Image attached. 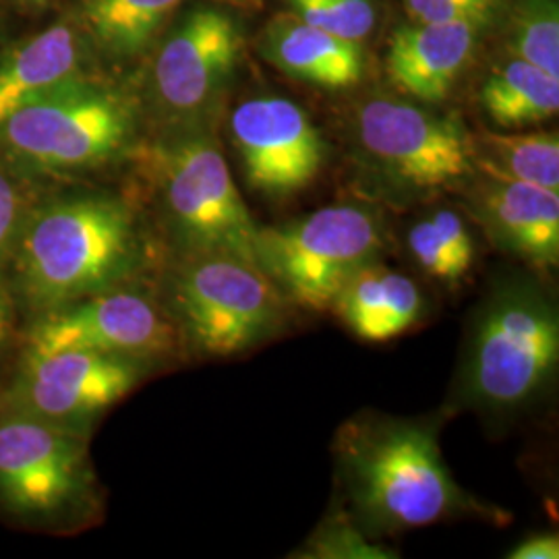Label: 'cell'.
Listing matches in <instances>:
<instances>
[{
	"label": "cell",
	"mask_w": 559,
	"mask_h": 559,
	"mask_svg": "<svg viewBox=\"0 0 559 559\" xmlns=\"http://www.w3.org/2000/svg\"><path fill=\"white\" fill-rule=\"evenodd\" d=\"M78 44L67 25H55L27 41L0 67V124L23 104L71 81Z\"/></svg>",
	"instance_id": "18"
},
{
	"label": "cell",
	"mask_w": 559,
	"mask_h": 559,
	"mask_svg": "<svg viewBox=\"0 0 559 559\" xmlns=\"http://www.w3.org/2000/svg\"><path fill=\"white\" fill-rule=\"evenodd\" d=\"M230 138L251 189L288 198L307 189L325 162V143L309 115L288 98L260 96L230 115Z\"/></svg>",
	"instance_id": "12"
},
{
	"label": "cell",
	"mask_w": 559,
	"mask_h": 559,
	"mask_svg": "<svg viewBox=\"0 0 559 559\" xmlns=\"http://www.w3.org/2000/svg\"><path fill=\"white\" fill-rule=\"evenodd\" d=\"M13 260L29 305L57 311L129 278L140 265V230L122 201H57L21 226Z\"/></svg>",
	"instance_id": "2"
},
{
	"label": "cell",
	"mask_w": 559,
	"mask_h": 559,
	"mask_svg": "<svg viewBox=\"0 0 559 559\" xmlns=\"http://www.w3.org/2000/svg\"><path fill=\"white\" fill-rule=\"evenodd\" d=\"M9 147L27 162L75 170L112 158L131 135V115L112 94L62 83L0 124Z\"/></svg>",
	"instance_id": "8"
},
{
	"label": "cell",
	"mask_w": 559,
	"mask_h": 559,
	"mask_svg": "<svg viewBox=\"0 0 559 559\" xmlns=\"http://www.w3.org/2000/svg\"><path fill=\"white\" fill-rule=\"evenodd\" d=\"M160 187L170 235L185 255L228 253L258 263L260 226L216 141L191 133L164 145Z\"/></svg>",
	"instance_id": "7"
},
{
	"label": "cell",
	"mask_w": 559,
	"mask_h": 559,
	"mask_svg": "<svg viewBox=\"0 0 559 559\" xmlns=\"http://www.w3.org/2000/svg\"><path fill=\"white\" fill-rule=\"evenodd\" d=\"M21 200L15 185L0 175V340L9 328V290L7 270L13 260L15 242L20 237Z\"/></svg>",
	"instance_id": "25"
},
{
	"label": "cell",
	"mask_w": 559,
	"mask_h": 559,
	"mask_svg": "<svg viewBox=\"0 0 559 559\" xmlns=\"http://www.w3.org/2000/svg\"><path fill=\"white\" fill-rule=\"evenodd\" d=\"M334 454L362 531L399 533L480 510L452 477L429 423L355 417L340 427Z\"/></svg>",
	"instance_id": "1"
},
{
	"label": "cell",
	"mask_w": 559,
	"mask_h": 559,
	"mask_svg": "<svg viewBox=\"0 0 559 559\" xmlns=\"http://www.w3.org/2000/svg\"><path fill=\"white\" fill-rule=\"evenodd\" d=\"M479 102L485 115L500 129L539 124L558 115L559 78L514 57L483 81Z\"/></svg>",
	"instance_id": "19"
},
{
	"label": "cell",
	"mask_w": 559,
	"mask_h": 559,
	"mask_svg": "<svg viewBox=\"0 0 559 559\" xmlns=\"http://www.w3.org/2000/svg\"><path fill=\"white\" fill-rule=\"evenodd\" d=\"M558 362L556 300L535 280H501L473 321L460 402L483 413H514L551 383Z\"/></svg>",
	"instance_id": "3"
},
{
	"label": "cell",
	"mask_w": 559,
	"mask_h": 559,
	"mask_svg": "<svg viewBox=\"0 0 559 559\" xmlns=\"http://www.w3.org/2000/svg\"><path fill=\"white\" fill-rule=\"evenodd\" d=\"M145 367V360L92 350L27 355L11 406L13 413L81 431L83 423L124 399Z\"/></svg>",
	"instance_id": "11"
},
{
	"label": "cell",
	"mask_w": 559,
	"mask_h": 559,
	"mask_svg": "<svg viewBox=\"0 0 559 559\" xmlns=\"http://www.w3.org/2000/svg\"><path fill=\"white\" fill-rule=\"evenodd\" d=\"M293 15L344 40L360 44L378 21L373 0H286Z\"/></svg>",
	"instance_id": "24"
},
{
	"label": "cell",
	"mask_w": 559,
	"mask_h": 559,
	"mask_svg": "<svg viewBox=\"0 0 559 559\" xmlns=\"http://www.w3.org/2000/svg\"><path fill=\"white\" fill-rule=\"evenodd\" d=\"M419 284L380 260L360 267L332 302L340 321L365 342H388L406 334L423 316Z\"/></svg>",
	"instance_id": "16"
},
{
	"label": "cell",
	"mask_w": 559,
	"mask_h": 559,
	"mask_svg": "<svg viewBox=\"0 0 559 559\" xmlns=\"http://www.w3.org/2000/svg\"><path fill=\"white\" fill-rule=\"evenodd\" d=\"M313 551L320 558H385L383 549L371 545L355 528L353 519H332L313 537Z\"/></svg>",
	"instance_id": "26"
},
{
	"label": "cell",
	"mask_w": 559,
	"mask_h": 559,
	"mask_svg": "<svg viewBox=\"0 0 559 559\" xmlns=\"http://www.w3.org/2000/svg\"><path fill=\"white\" fill-rule=\"evenodd\" d=\"M175 342L177 330L156 300L115 286L52 311L32 332L29 355L92 350L147 360Z\"/></svg>",
	"instance_id": "10"
},
{
	"label": "cell",
	"mask_w": 559,
	"mask_h": 559,
	"mask_svg": "<svg viewBox=\"0 0 559 559\" xmlns=\"http://www.w3.org/2000/svg\"><path fill=\"white\" fill-rule=\"evenodd\" d=\"M468 207L498 251L531 267H558L559 191L485 173Z\"/></svg>",
	"instance_id": "14"
},
{
	"label": "cell",
	"mask_w": 559,
	"mask_h": 559,
	"mask_svg": "<svg viewBox=\"0 0 559 559\" xmlns=\"http://www.w3.org/2000/svg\"><path fill=\"white\" fill-rule=\"evenodd\" d=\"M355 141L362 164L396 195L438 193L477 170L473 138L462 122L413 102H362Z\"/></svg>",
	"instance_id": "6"
},
{
	"label": "cell",
	"mask_w": 559,
	"mask_h": 559,
	"mask_svg": "<svg viewBox=\"0 0 559 559\" xmlns=\"http://www.w3.org/2000/svg\"><path fill=\"white\" fill-rule=\"evenodd\" d=\"M473 152L487 175L559 191L558 133H487L473 140Z\"/></svg>",
	"instance_id": "21"
},
{
	"label": "cell",
	"mask_w": 559,
	"mask_h": 559,
	"mask_svg": "<svg viewBox=\"0 0 559 559\" xmlns=\"http://www.w3.org/2000/svg\"><path fill=\"white\" fill-rule=\"evenodd\" d=\"M510 559H558V533H539L519 543L510 554Z\"/></svg>",
	"instance_id": "28"
},
{
	"label": "cell",
	"mask_w": 559,
	"mask_h": 559,
	"mask_svg": "<svg viewBox=\"0 0 559 559\" xmlns=\"http://www.w3.org/2000/svg\"><path fill=\"white\" fill-rule=\"evenodd\" d=\"M510 46L514 57L559 78L558 0H519L512 15Z\"/></svg>",
	"instance_id": "23"
},
{
	"label": "cell",
	"mask_w": 559,
	"mask_h": 559,
	"mask_svg": "<svg viewBox=\"0 0 559 559\" xmlns=\"http://www.w3.org/2000/svg\"><path fill=\"white\" fill-rule=\"evenodd\" d=\"M170 293L182 334L207 357L258 348L286 323V297L278 286L258 263L237 255H185Z\"/></svg>",
	"instance_id": "5"
},
{
	"label": "cell",
	"mask_w": 559,
	"mask_h": 559,
	"mask_svg": "<svg viewBox=\"0 0 559 559\" xmlns=\"http://www.w3.org/2000/svg\"><path fill=\"white\" fill-rule=\"evenodd\" d=\"M479 29L471 21H417L400 27L385 59L390 80L417 100H443L471 59Z\"/></svg>",
	"instance_id": "15"
},
{
	"label": "cell",
	"mask_w": 559,
	"mask_h": 559,
	"mask_svg": "<svg viewBox=\"0 0 559 559\" xmlns=\"http://www.w3.org/2000/svg\"><path fill=\"white\" fill-rule=\"evenodd\" d=\"M406 251L425 276L456 286L475 267L477 240L460 212L438 207L408 226Z\"/></svg>",
	"instance_id": "20"
},
{
	"label": "cell",
	"mask_w": 559,
	"mask_h": 559,
	"mask_svg": "<svg viewBox=\"0 0 559 559\" xmlns=\"http://www.w3.org/2000/svg\"><path fill=\"white\" fill-rule=\"evenodd\" d=\"M87 487L80 429L13 413L0 419V503L20 516H50Z\"/></svg>",
	"instance_id": "9"
},
{
	"label": "cell",
	"mask_w": 559,
	"mask_h": 559,
	"mask_svg": "<svg viewBox=\"0 0 559 559\" xmlns=\"http://www.w3.org/2000/svg\"><path fill=\"white\" fill-rule=\"evenodd\" d=\"M381 216L369 205L340 203L258 233V265L286 300L305 309H332L342 286L380 260Z\"/></svg>",
	"instance_id": "4"
},
{
	"label": "cell",
	"mask_w": 559,
	"mask_h": 559,
	"mask_svg": "<svg viewBox=\"0 0 559 559\" xmlns=\"http://www.w3.org/2000/svg\"><path fill=\"white\" fill-rule=\"evenodd\" d=\"M182 0H87L85 20L117 55H135Z\"/></svg>",
	"instance_id": "22"
},
{
	"label": "cell",
	"mask_w": 559,
	"mask_h": 559,
	"mask_svg": "<svg viewBox=\"0 0 559 559\" xmlns=\"http://www.w3.org/2000/svg\"><path fill=\"white\" fill-rule=\"evenodd\" d=\"M242 50L239 23L214 7L189 13L162 46L154 80L162 104L179 115L200 112L221 94Z\"/></svg>",
	"instance_id": "13"
},
{
	"label": "cell",
	"mask_w": 559,
	"mask_h": 559,
	"mask_svg": "<svg viewBox=\"0 0 559 559\" xmlns=\"http://www.w3.org/2000/svg\"><path fill=\"white\" fill-rule=\"evenodd\" d=\"M261 55L295 80L323 90H346L362 78L360 44L344 40L299 17L274 21L261 38Z\"/></svg>",
	"instance_id": "17"
},
{
	"label": "cell",
	"mask_w": 559,
	"mask_h": 559,
	"mask_svg": "<svg viewBox=\"0 0 559 559\" xmlns=\"http://www.w3.org/2000/svg\"><path fill=\"white\" fill-rule=\"evenodd\" d=\"M501 0H404L408 13L417 21H471L483 27L496 15Z\"/></svg>",
	"instance_id": "27"
}]
</instances>
